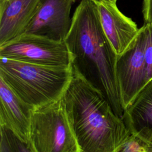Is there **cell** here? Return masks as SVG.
Instances as JSON below:
<instances>
[{
    "label": "cell",
    "mask_w": 152,
    "mask_h": 152,
    "mask_svg": "<svg viewBox=\"0 0 152 152\" xmlns=\"http://www.w3.org/2000/svg\"><path fill=\"white\" fill-rule=\"evenodd\" d=\"M71 19L64 41L72 68L100 91L122 118L124 110L116 73L118 55L103 30L95 0H81Z\"/></svg>",
    "instance_id": "obj_1"
},
{
    "label": "cell",
    "mask_w": 152,
    "mask_h": 152,
    "mask_svg": "<svg viewBox=\"0 0 152 152\" xmlns=\"http://www.w3.org/2000/svg\"><path fill=\"white\" fill-rule=\"evenodd\" d=\"M62 99L80 152H118L131 135L103 95L73 68Z\"/></svg>",
    "instance_id": "obj_2"
},
{
    "label": "cell",
    "mask_w": 152,
    "mask_h": 152,
    "mask_svg": "<svg viewBox=\"0 0 152 152\" xmlns=\"http://www.w3.org/2000/svg\"><path fill=\"white\" fill-rule=\"evenodd\" d=\"M72 77V66H45L0 58V78L32 110L61 99Z\"/></svg>",
    "instance_id": "obj_3"
},
{
    "label": "cell",
    "mask_w": 152,
    "mask_h": 152,
    "mask_svg": "<svg viewBox=\"0 0 152 152\" xmlns=\"http://www.w3.org/2000/svg\"><path fill=\"white\" fill-rule=\"evenodd\" d=\"M29 141L36 152H80L62 98L33 110Z\"/></svg>",
    "instance_id": "obj_4"
},
{
    "label": "cell",
    "mask_w": 152,
    "mask_h": 152,
    "mask_svg": "<svg viewBox=\"0 0 152 152\" xmlns=\"http://www.w3.org/2000/svg\"><path fill=\"white\" fill-rule=\"evenodd\" d=\"M0 58L45 66H72L65 41L26 33L1 45Z\"/></svg>",
    "instance_id": "obj_5"
},
{
    "label": "cell",
    "mask_w": 152,
    "mask_h": 152,
    "mask_svg": "<svg viewBox=\"0 0 152 152\" xmlns=\"http://www.w3.org/2000/svg\"><path fill=\"white\" fill-rule=\"evenodd\" d=\"M145 43V26L144 24L129 47L118 56L116 73L124 110L147 84Z\"/></svg>",
    "instance_id": "obj_6"
},
{
    "label": "cell",
    "mask_w": 152,
    "mask_h": 152,
    "mask_svg": "<svg viewBox=\"0 0 152 152\" xmlns=\"http://www.w3.org/2000/svg\"><path fill=\"white\" fill-rule=\"evenodd\" d=\"M76 0H40L24 33L64 42L69 30L70 11Z\"/></svg>",
    "instance_id": "obj_7"
},
{
    "label": "cell",
    "mask_w": 152,
    "mask_h": 152,
    "mask_svg": "<svg viewBox=\"0 0 152 152\" xmlns=\"http://www.w3.org/2000/svg\"><path fill=\"white\" fill-rule=\"evenodd\" d=\"M103 30L118 56L123 53L136 37L139 29L136 23L125 15L116 3L95 0Z\"/></svg>",
    "instance_id": "obj_8"
},
{
    "label": "cell",
    "mask_w": 152,
    "mask_h": 152,
    "mask_svg": "<svg viewBox=\"0 0 152 152\" xmlns=\"http://www.w3.org/2000/svg\"><path fill=\"white\" fill-rule=\"evenodd\" d=\"M40 0L0 1V46L24 33Z\"/></svg>",
    "instance_id": "obj_9"
},
{
    "label": "cell",
    "mask_w": 152,
    "mask_h": 152,
    "mask_svg": "<svg viewBox=\"0 0 152 152\" xmlns=\"http://www.w3.org/2000/svg\"><path fill=\"white\" fill-rule=\"evenodd\" d=\"M0 125L11 129L21 139L29 141L33 110L0 78Z\"/></svg>",
    "instance_id": "obj_10"
},
{
    "label": "cell",
    "mask_w": 152,
    "mask_h": 152,
    "mask_svg": "<svg viewBox=\"0 0 152 152\" xmlns=\"http://www.w3.org/2000/svg\"><path fill=\"white\" fill-rule=\"evenodd\" d=\"M122 119L131 134H152V80L124 109Z\"/></svg>",
    "instance_id": "obj_11"
},
{
    "label": "cell",
    "mask_w": 152,
    "mask_h": 152,
    "mask_svg": "<svg viewBox=\"0 0 152 152\" xmlns=\"http://www.w3.org/2000/svg\"><path fill=\"white\" fill-rule=\"evenodd\" d=\"M0 152H36L30 141L21 139L10 128L0 125Z\"/></svg>",
    "instance_id": "obj_12"
},
{
    "label": "cell",
    "mask_w": 152,
    "mask_h": 152,
    "mask_svg": "<svg viewBox=\"0 0 152 152\" xmlns=\"http://www.w3.org/2000/svg\"><path fill=\"white\" fill-rule=\"evenodd\" d=\"M145 26V43L144 58L147 73V81L152 80V24H144Z\"/></svg>",
    "instance_id": "obj_13"
},
{
    "label": "cell",
    "mask_w": 152,
    "mask_h": 152,
    "mask_svg": "<svg viewBox=\"0 0 152 152\" xmlns=\"http://www.w3.org/2000/svg\"><path fill=\"white\" fill-rule=\"evenodd\" d=\"M142 15L144 24L152 23V0H144L142 4Z\"/></svg>",
    "instance_id": "obj_14"
},
{
    "label": "cell",
    "mask_w": 152,
    "mask_h": 152,
    "mask_svg": "<svg viewBox=\"0 0 152 152\" xmlns=\"http://www.w3.org/2000/svg\"><path fill=\"white\" fill-rule=\"evenodd\" d=\"M145 144V152H152V134H145L140 137Z\"/></svg>",
    "instance_id": "obj_15"
},
{
    "label": "cell",
    "mask_w": 152,
    "mask_h": 152,
    "mask_svg": "<svg viewBox=\"0 0 152 152\" xmlns=\"http://www.w3.org/2000/svg\"><path fill=\"white\" fill-rule=\"evenodd\" d=\"M106 1L107 2H112V3H116L117 0H104Z\"/></svg>",
    "instance_id": "obj_16"
},
{
    "label": "cell",
    "mask_w": 152,
    "mask_h": 152,
    "mask_svg": "<svg viewBox=\"0 0 152 152\" xmlns=\"http://www.w3.org/2000/svg\"><path fill=\"white\" fill-rule=\"evenodd\" d=\"M5 1V0H0V1Z\"/></svg>",
    "instance_id": "obj_17"
},
{
    "label": "cell",
    "mask_w": 152,
    "mask_h": 152,
    "mask_svg": "<svg viewBox=\"0 0 152 152\" xmlns=\"http://www.w3.org/2000/svg\"><path fill=\"white\" fill-rule=\"evenodd\" d=\"M149 24H150V23H149ZM151 24H152V23H151Z\"/></svg>",
    "instance_id": "obj_18"
}]
</instances>
